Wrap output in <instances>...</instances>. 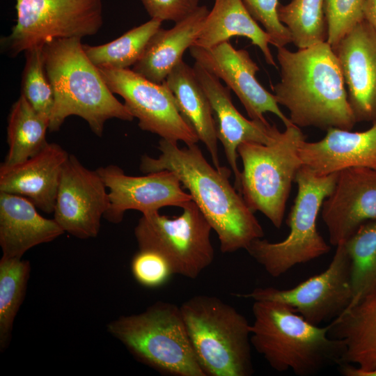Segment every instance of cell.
Instances as JSON below:
<instances>
[{"label": "cell", "mask_w": 376, "mask_h": 376, "mask_svg": "<svg viewBox=\"0 0 376 376\" xmlns=\"http://www.w3.org/2000/svg\"><path fill=\"white\" fill-rule=\"evenodd\" d=\"M97 171L70 154L63 168L54 219L65 232L80 239L95 237L109 207V192Z\"/></svg>", "instance_id": "4fadbf2b"}, {"label": "cell", "mask_w": 376, "mask_h": 376, "mask_svg": "<svg viewBox=\"0 0 376 376\" xmlns=\"http://www.w3.org/2000/svg\"><path fill=\"white\" fill-rule=\"evenodd\" d=\"M152 19L177 22L199 6V0H141Z\"/></svg>", "instance_id": "e575fe53"}, {"label": "cell", "mask_w": 376, "mask_h": 376, "mask_svg": "<svg viewBox=\"0 0 376 376\" xmlns=\"http://www.w3.org/2000/svg\"><path fill=\"white\" fill-rule=\"evenodd\" d=\"M306 140L300 127H285L272 142H246L237 148L243 165L239 193L253 212H262L277 228L283 223L292 184L303 166L299 155Z\"/></svg>", "instance_id": "ba28073f"}, {"label": "cell", "mask_w": 376, "mask_h": 376, "mask_svg": "<svg viewBox=\"0 0 376 376\" xmlns=\"http://www.w3.org/2000/svg\"><path fill=\"white\" fill-rule=\"evenodd\" d=\"M281 80L274 88L279 104L299 127L352 130L357 123L339 62L326 41L292 52L278 47Z\"/></svg>", "instance_id": "7a4b0ae2"}, {"label": "cell", "mask_w": 376, "mask_h": 376, "mask_svg": "<svg viewBox=\"0 0 376 376\" xmlns=\"http://www.w3.org/2000/svg\"><path fill=\"white\" fill-rule=\"evenodd\" d=\"M364 19L376 32V0H366L363 8Z\"/></svg>", "instance_id": "d590c367"}, {"label": "cell", "mask_w": 376, "mask_h": 376, "mask_svg": "<svg viewBox=\"0 0 376 376\" xmlns=\"http://www.w3.org/2000/svg\"><path fill=\"white\" fill-rule=\"evenodd\" d=\"M131 272L138 283L150 288L160 287L173 274L168 261L159 253L139 249L131 261Z\"/></svg>", "instance_id": "d6a6232c"}, {"label": "cell", "mask_w": 376, "mask_h": 376, "mask_svg": "<svg viewBox=\"0 0 376 376\" xmlns=\"http://www.w3.org/2000/svg\"><path fill=\"white\" fill-rule=\"evenodd\" d=\"M189 52L195 62L235 93L251 119L267 122L264 113L270 112L285 127L294 125L280 109L274 95L258 82L256 75L259 68L246 50L237 49L226 41L208 48L192 46Z\"/></svg>", "instance_id": "5bb4252c"}, {"label": "cell", "mask_w": 376, "mask_h": 376, "mask_svg": "<svg viewBox=\"0 0 376 376\" xmlns=\"http://www.w3.org/2000/svg\"><path fill=\"white\" fill-rule=\"evenodd\" d=\"M320 211L329 242L335 246L363 224L376 219V169L351 167L339 171Z\"/></svg>", "instance_id": "2e32d148"}, {"label": "cell", "mask_w": 376, "mask_h": 376, "mask_svg": "<svg viewBox=\"0 0 376 376\" xmlns=\"http://www.w3.org/2000/svg\"><path fill=\"white\" fill-rule=\"evenodd\" d=\"M69 155L60 145L48 143L34 156L12 166H0V192L29 199L45 213H53L63 168Z\"/></svg>", "instance_id": "d6986e66"}, {"label": "cell", "mask_w": 376, "mask_h": 376, "mask_svg": "<svg viewBox=\"0 0 376 376\" xmlns=\"http://www.w3.org/2000/svg\"><path fill=\"white\" fill-rule=\"evenodd\" d=\"M162 23L160 20L151 18L108 43L97 46L83 45L84 50L98 68L128 69L140 59Z\"/></svg>", "instance_id": "4316f807"}, {"label": "cell", "mask_w": 376, "mask_h": 376, "mask_svg": "<svg viewBox=\"0 0 376 376\" xmlns=\"http://www.w3.org/2000/svg\"><path fill=\"white\" fill-rule=\"evenodd\" d=\"M324 0H292L278 8L281 22L289 30L292 42L298 49L326 42L327 26Z\"/></svg>", "instance_id": "f546056e"}, {"label": "cell", "mask_w": 376, "mask_h": 376, "mask_svg": "<svg viewBox=\"0 0 376 376\" xmlns=\"http://www.w3.org/2000/svg\"><path fill=\"white\" fill-rule=\"evenodd\" d=\"M208 13L205 6H199L172 28H160L132 70L152 82H164L182 60L185 52L194 45Z\"/></svg>", "instance_id": "7402d4cb"}, {"label": "cell", "mask_w": 376, "mask_h": 376, "mask_svg": "<svg viewBox=\"0 0 376 376\" xmlns=\"http://www.w3.org/2000/svg\"><path fill=\"white\" fill-rule=\"evenodd\" d=\"M49 123L40 116L22 94L10 109L7 126L8 151L2 163L19 164L41 151L48 143Z\"/></svg>", "instance_id": "484cf974"}, {"label": "cell", "mask_w": 376, "mask_h": 376, "mask_svg": "<svg viewBox=\"0 0 376 376\" xmlns=\"http://www.w3.org/2000/svg\"><path fill=\"white\" fill-rule=\"evenodd\" d=\"M141 363L170 376H205L193 350L180 307L157 301L138 314L124 315L107 325Z\"/></svg>", "instance_id": "8992f818"}, {"label": "cell", "mask_w": 376, "mask_h": 376, "mask_svg": "<svg viewBox=\"0 0 376 376\" xmlns=\"http://www.w3.org/2000/svg\"><path fill=\"white\" fill-rule=\"evenodd\" d=\"M366 0H324L327 26V42L334 49L359 23L364 19Z\"/></svg>", "instance_id": "1f68e13d"}, {"label": "cell", "mask_w": 376, "mask_h": 376, "mask_svg": "<svg viewBox=\"0 0 376 376\" xmlns=\"http://www.w3.org/2000/svg\"><path fill=\"white\" fill-rule=\"evenodd\" d=\"M42 50L54 97L50 132L59 130L71 116L82 118L98 136H102L109 119L134 120L124 103L108 88L98 68L87 57L81 38L55 39L45 43Z\"/></svg>", "instance_id": "3957f363"}, {"label": "cell", "mask_w": 376, "mask_h": 376, "mask_svg": "<svg viewBox=\"0 0 376 376\" xmlns=\"http://www.w3.org/2000/svg\"><path fill=\"white\" fill-rule=\"evenodd\" d=\"M340 370L345 376H376V369L370 371H361L350 364H340Z\"/></svg>", "instance_id": "8d00e7d4"}, {"label": "cell", "mask_w": 376, "mask_h": 376, "mask_svg": "<svg viewBox=\"0 0 376 376\" xmlns=\"http://www.w3.org/2000/svg\"><path fill=\"white\" fill-rule=\"evenodd\" d=\"M336 247L332 260L324 271L294 288L260 287L235 296L253 301L283 303L315 325L333 320L346 309L352 299L350 260L345 242Z\"/></svg>", "instance_id": "8fae6325"}, {"label": "cell", "mask_w": 376, "mask_h": 376, "mask_svg": "<svg viewBox=\"0 0 376 376\" xmlns=\"http://www.w3.org/2000/svg\"><path fill=\"white\" fill-rule=\"evenodd\" d=\"M233 37L249 39L260 49L266 63L276 68L269 47V35L258 25L242 0H214V6L193 46L208 48L229 41Z\"/></svg>", "instance_id": "cb8c5ba5"}, {"label": "cell", "mask_w": 376, "mask_h": 376, "mask_svg": "<svg viewBox=\"0 0 376 376\" xmlns=\"http://www.w3.org/2000/svg\"><path fill=\"white\" fill-rule=\"evenodd\" d=\"M252 17L260 22L276 48L292 42L290 33L278 17L279 0H242Z\"/></svg>", "instance_id": "836d02e7"}, {"label": "cell", "mask_w": 376, "mask_h": 376, "mask_svg": "<svg viewBox=\"0 0 376 376\" xmlns=\"http://www.w3.org/2000/svg\"><path fill=\"white\" fill-rule=\"evenodd\" d=\"M181 208L182 213L173 219L159 211L143 214L134 235L139 249L161 254L173 274L195 279L213 262L212 228L193 201Z\"/></svg>", "instance_id": "30bf717a"}, {"label": "cell", "mask_w": 376, "mask_h": 376, "mask_svg": "<svg viewBox=\"0 0 376 376\" xmlns=\"http://www.w3.org/2000/svg\"><path fill=\"white\" fill-rule=\"evenodd\" d=\"M16 23L1 37V52L15 58L55 39L95 35L103 24V0H15Z\"/></svg>", "instance_id": "9c48e42d"}, {"label": "cell", "mask_w": 376, "mask_h": 376, "mask_svg": "<svg viewBox=\"0 0 376 376\" xmlns=\"http://www.w3.org/2000/svg\"><path fill=\"white\" fill-rule=\"evenodd\" d=\"M193 69L210 103L218 140L224 147L225 155L235 178V187L239 192L241 171L237 166V148L246 142L267 144L280 133L275 125L267 121L248 120L235 108L230 89L199 63Z\"/></svg>", "instance_id": "e0dca14e"}, {"label": "cell", "mask_w": 376, "mask_h": 376, "mask_svg": "<svg viewBox=\"0 0 376 376\" xmlns=\"http://www.w3.org/2000/svg\"><path fill=\"white\" fill-rule=\"evenodd\" d=\"M97 171L109 190V207L104 217L114 224L120 223L129 210L143 214L166 206L182 207L192 201L177 175L169 170L143 176L128 175L116 165L102 166Z\"/></svg>", "instance_id": "9a60e30c"}, {"label": "cell", "mask_w": 376, "mask_h": 376, "mask_svg": "<svg viewBox=\"0 0 376 376\" xmlns=\"http://www.w3.org/2000/svg\"><path fill=\"white\" fill-rule=\"evenodd\" d=\"M252 313L251 345L276 371L311 376L343 363L344 343L329 336V325L311 324L274 301H254Z\"/></svg>", "instance_id": "277c9868"}, {"label": "cell", "mask_w": 376, "mask_h": 376, "mask_svg": "<svg viewBox=\"0 0 376 376\" xmlns=\"http://www.w3.org/2000/svg\"><path fill=\"white\" fill-rule=\"evenodd\" d=\"M65 231L41 216L27 198L0 192V246L2 256L22 258L32 247L53 241Z\"/></svg>", "instance_id": "44dd1931"}, {"label": "cell", "mask_w": 376, "mask_h": 376, "mask_svg": "<svg viewBox=\"0 0 376 376\" xmlns=\"http://www.w3.org/2000/svg\"><path fill=\"white\" fill-rule=\"evenodd\" d=\"M329 327V336L344 343L341 364L361 371L376 369V290L347 307Z\"/></svg>", "instance_id": "603a6c76"}, {"label": "cell", "mask_w": 376, "mask_h": 376, "mask_svg": "<svg viewBox=\"0 0 376 376\" xmlns=\"http://www.w3.org/2000/svg\"><path fill=\"white\" fill-rule=\"evenodd\" d=\"M299 155L302 165L318 175L351 167L376 169V121L362 132L329 128L321 140L303 141Z\"/></svg>", "instance_id": "ffe728a7"}, {"label": "cell", "mask_w": 376, "mask_h": 376, "mask_svg": "<svg viewBox=\"0 0 376 376\" xmlns=\"http://www.w3.org/2000/svg\"><path fill=\"white\" fill-rule=\"evenodd\" d=\"M338 172L318 175L307 166L298 171L297 194L286 220L290 232L282 241L258 238L246 249L272 276L279 277L294 266L327 253L330 247L319 233L317 219L324 201L336 184Z\"/></svg>", "instance_id": "52a82bcc"}, {"label": "cell", "mask_w": 376, "mask_h": 376, "mask_svg": "<svg viewBox=\"0 0 376 376\" xmlns=\"http://www.w3.org/2000/svg\"><path fill=\"white\" fill-rule=\"evenodd\" d=\"M31 265L28 260H0V350L9 345L16 315L24 301Z\"/></svg>", "instance_id": "f1b7e54d"}, {"label": "cell", "mask_w": 376, "mask_h": 376, "mask_svg": "<svg viewBox=\"0 0 376 376\" xmlns=\"http://www.w3.org/2000/svg\"><path fill=\"white\" fill-rule=\"evenodd\" d=\"M164 82L172 92L180 112L205 146L214 166L221 170L212 107L193 68L182 60Z\"/></svg>", "instance_id": "d4e9b609"}, {"label": "cell", "mask_w": 376, "mask_h": 376, "mask_svg": "<svg viewBox=\"0 0 376 376\" xmlns=\"http://www.w3.org/2000/svg\"><path fill=\"white\" fill-rule=\"evenodd\" d=\"M345 246L350 260V307L376 290V219L361 225L345 242Z\"/></svg>", "instance_id": "83f0119b"}, {"label": "cell", "mask_w": 376, "mask_h": 376, "mask_svg": "<svg viewBox=\"0 0 376 376\" xmlns=\"http://www.w3.org/2000/svg\"><path fill=\"white\" fill-rule=\"evenodd\" d=\"M357 122L376 121V32L363 19L333 49Z\"/></svg>", "instance_id": "ac0fdd59"}, {"label": "cell", "mask_w": 376, "mask_h": 376, "mask_svg": "<svg viewBox=\"0 0 376 376\" xmlns=\"http://www.w3.org/2000/svg\"><path fill=\"white\" fill-rule=\"evenodd\" d=\"M177 143L161 139V155H142L140 170L144 173L169 170L177 175L217 234L221 252L246 250L253 240L263 238L264 231L254 212L229 182L232 171L212 166L196 144L180 148Z\"/></svg>", "instance_id": "6da1fadb"}, {"label": "cell", "mask_w": 376, "mask_h": 376, "mask_svg": "<svg viewBox=\"0 0 376 376\" xmlns=\"http://www.w3.org/2000/svg\"><path fill=\"white\" fill-rule=\"evenodd\" d=\"M180 307L186 329L205 376H250L251 324L214 296L195 295Z\"/></svg>", "instance_id": "5b68a950"}, {"label": "cell", "mask_w": 376, "mask_h": 376, "mask_svg": "<svg viewBox=\"0 0 376 376\" xmlns=\"http://www.w3.org/2000/svg\"><path fill=\"white\" fill-rule=\"evenodd\" d=\"M108 88L123 97L129 111L143 131L187 146L196 144V134L182 116L165 82H152L132 70L98 68Z\"/></svg>", "instance_id": "7c38bea8"}, {"label": "cell", "mask_w": 376, "mask_h": 376, "mask_svg": "<svg viewBox=\"0 0 376 376\" xmlns=\"http://www.w3.org/2000/svg\"><path fill=\"white\" fill-rule=\"evenodd\" d=\"M43 46L25 51V65L22 79V93L31 107L49 123L54 104L51 84L47 78Z\"/></svg>", "instance_id": "4dcf8cb0"}]
</instances>
